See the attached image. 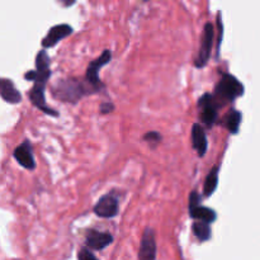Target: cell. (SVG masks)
<instances>
[{
    "mask_svg": "<svg viewBox=\"0 0 260 260\" xmlns=\"http://www.w3.org/2000/svg\"><path fill=\"white\" fill-rule=\"evenodd\" d=\"M113 243V236L109 233H102L95 229L85 231V245L93 251H102Z\"/></svg>",
    "mask_w": 260,
    "mask_h": 260,
    "instance_id": "cell-10",
    "label": "cell"
},
{
    "mask_svg": "<svg viewBox=\"0 0 260 260\" xmlns=\"http://www.w3.org/2000/svg\"><path fill=\"white\" fill-rule=\"evenodd\" d=\"M211 225L212 223L206 222V221L196 220L192 225L193 234H194L196 238L200 241L205 243V241H208L211 238H212V230H211Z\"/></svg>",
    "mask_w": 260,
    "mask_h": 260,
    "instance_id": "cell-17",
    "label": "cell"
},
{
    "mask_svg": "<svg viewBox=\"0 0 260 260\" xmlns=\"http://www.w3.org/2000/svg\"><path fill=\"white\" fill-rule=\"evenodd\" d=\"M142 140L146 142H149V144H151V145H156V144H159V142L162 141V136H161V134L157 131H149V132H146L144 136H142Z\"/></svg>",
    "mask_w": 260,
    "mask_h": 260,
    "instance_id": "cell-18",
    "label": "cell"
},
{
    "mask_svg": "<svg viewBox=\"0 0 260 260\" xmlns=\"http://www.w3.org/2000/svg\"><path fill=\"white\" fill-rule=\"evenodd\" d=\"M241 121H243V113L238 109L231 108L223 118V124L231 135H238Z\"/></svg>",
    "mask_w": 260,
    "mask_h": 260,
    "instance_id": "cell-15",
    "label": "cell"
},
{
    "mask_svg": "<svg viewBox=\"0 0 260 260\" xmlns=\"http://www.w3.org/2000/svg\"><path fill=\"white\" fill-rule=\"evenodd\" d=\"M218 104L215 96L211 93H205L198 99V109H200V119L207 128H211L217 122Z\"/></svg>",
    "mask_w": 260,
    "mask_h": 260,
    "instance_id": "cell-6",
    "label": "cell"
},
{
    "mask_svg": "<svg viewBox=\"0 0 260 260\" xmlns=\"http://www.w3.org/2000/svg\"><path fill=\"white\" fill-rule=\"evenodd\" d=\"M78 259H80V260H95L96 256L94 255L93 250H91V249H89L88 246H86V248L80 249V251L78 253Z\"/></svg>",
    "mask_w": 260,
    "mask_h": 260,
    "instance_id": "cell-20",
    "label": "cell"
},
{
    "mask_svg": "<svg viewBox=\"0 0 260 260\" xmlns=\"http://www.w3.org/2000/svg\"><path fill=\"white\" fill-rule=\"evenodd\" d=\"M114 111V104L112 102H104L99 107V112L101 114H109Z\"/></svg>",
    "mask_w": 260,
    "mask_h": 260,
    "instance_id": "cell-21",
    "label": "cell"
},
{
    "mask_svg": "<svg viewBox=\"0 0 260 260\" xmlns=\"http://www.w3.org/2000/svg\"><path fill=\"white\" fill-rule=\"evenodd\" d=\"M0 95L3 101L9 104H19L22 102V93L15 88L14 83L8 78L0 80Z\"/></svg>",
    "mask_w": 260,
    "mask_h": 260,
    "instance_id": "cell-14",
    "label": "cell"
},
{
    "mask_svg": "<svg viewBox=\"0 0 260 260\" xmlns=\"http://www.w3.org/2000/svg\"><path fill=\"white\" fill-rule=\"evenodd\" d=\"M61 3H62L63 5H65L66 8H69V7H71V5H74L76 3V0H60Z\"/></svg>",
    "mask_w": 260,
    "mask_h": 260,
    "instance_id": "cell-22",
    "label": "cell"
},
{
    "mask_svg": "<svg viewBox=\"0 0 260 260\" xmlns=\"http://www.w3.org/2000/svg\"><path fill=\"white\" fill-rule=\"evenodd\" d=\"M15 161L27 170L36 169L35 154H33V146L29 140H24L20 145H18L13 151Z\"/></svg>",
    "mask_w": 260,
    "mask_h": 260,
    "instance_id": "cell-11",
    "label": "cell"
},
{
    "mask_svg": "<svg viewBox=\"0 0 260 260\" xmlns=\"http://www.w3.org/2000/svg\"><path fill=\"white\" fill-rule=\"evenodd\" d=\"M213 42H215V24L208 22L206 23L205 28H203L200 51H198V55L194 60V66L197 69L205 68L208 61H210Z\"/></svg>",
    "mask_w": 260,
    "mask_h": 260,
    "instance_id": "cell-5",
    "label": "cell"
},
{
    "mask_svg": "<svg viewBox=\"0 0 260 260\" xmlns=\"http://www.w3.org/2000/svg\"><path fill=\"white\" fill-rule=\"evenodd\" d=\"M218 173H220V168L213 167L211 172L208 173L207 177H206L205 184H203V197L205 198H210L217 189Z\"/></svg>",
    "mask_w": 260,
    "mask_h": 260,
    "instance_id": "cell-16",
    "label": "cell"
},
{
    "mask_svg": "<svg viewBox=\"0 0 260 260\" xmlns=\"http://www.w3.org/2000/svg\"><path fill=\"white\" fill-rule=\"evenodd\" d=\"M202 201V196L197 192L193 190L189 194V216L193 220H201L206 221V222L213 223L217 218V213L215 210L206 206L201 205Z\"/></svg>",
    "mask_w": 260,
    "mask_h": 260,
    "instance_id": "cell-7",
    "label": "cell"
},
{
    "mask_svg": "<svg viewBox=\"0 0 260 260\" xmlns=\"http://www.w3.org/2000/svg\"><path fill=\"white\" fill-rule=\"evenodd\" d=\"M145 2H147V0H145Z\"/></svg>",
    "mask_w": 260,
    "mask_h": 260,
    "instance_id": "cell-23",
    "label": "cell"
},
{
    "mask_svg": "<svg viewBox=\"0 0 260 260\" xmlns=\"http://www.w3.org/2000/svg\"><path fill=\"white\" fill-rule=\"evenodd\" d=\"M140 260H154L156 259V240H155L154 229L146 228L142 234L141 245L139 250Z\"/></svg>",
    "mask_w": 260,
    "mask_h": 260,
    "instance_id": "cell-12",
    "label": "cell"
},
{
    "mask_svg": "<svg viewBox=\"0 0 260 260\" xmlns=\"http://www.w3.org/2000/svg\"><path fill=\"white\" fill-rule=\"evenodd\" d=\"M93 212L98 217L102 218H113L119 212V201L114 193L102 196L95 203L93 208Z\"/></svg>",
    "mask_w": 260,
    "mask_h": 260,
    "instance_id": "cell-8",
    "label": "cell"
},
{
    "mask_svg": "<svg viewBox=\"0 0 260 260\" xmlns=\"http://www.w3.org/2000/svg\"><path fill=\"white\" fill-rule=\"evenodd\" d=\"M217 29H218V37H217V47H216V55H217V57L220 56V48H221V43H222V33H223V24L222 22H221V14L218 13L217 15Z\"/></svg>",
    "mask_w": 260,
    "mask_h": 260,
    "instance_id": "cell-19",
    "label": "cell"
},
{
    "mask_svg": "<svg viewBox=\"0 0 260 260\" xmlns=\"http://www.w3.org/2000/svg\"><path fill=\"white\" fill-rule=\"evenodd\" d=\"M244 93H245V88L243 83L236 76L225 73L221 75V79L216 84L213 96L221 108L222 106L233 103L234 101L243 96Z\"/></svg>",
    "mask_w": 260,
    "mask_h": 260,
    "instance_id": "cell-3",
    "label": "cell"
},
{
    "mask_svg": "<svg viewBox=\"0 0 260 260\" xmlns=\"http://www.w3.org/2000/svg\"><path fill=\"white\" fill-rule=\"evenodd\" d=\"M112 61V52L109 50H104L103 52L101 53L98 58L91 61L88 65V69H86L85 73V80L88 81L89 85L91 86V89L94 90V93H99L104 89V84L102 83L101 78H99V71L103 66L108 65Z\"/></svg>",
    "mask_w": 260,
    "mask_h": 260,
    "instance_id": "cell-4",
    "label": "cell"
},
{
    "mask_svg": "<svg viewBox=\"0 0 260 260\" xmlns=\"http://www.w3.org/2000/svg\"><path fill=\"white\" fill-rule=\"evenodd\" d=\"M36 69L35 70H28L24 74V79L27 81H33V88L30 89L29 94V101L36 108L42 111L45 114L52 117H58V113L56 109L51 108L46 102V86H47L48 80H50L52 71H51V58L48 56L46 48L41 50L40 52L36 56Z\"/></svg>",
    "mask_w": 260,
    "mask_h": 260,
    "instance_id": "cell-1",
    "label": "cell"
},
{
    "mask_svg": "<svg viewBox=\"0 0 260 260\" xmlns=\"http://www.w3.org/2000/svg\"><path fill=\"white\" fill-rule=\"evenodd\" d=\"M95 94L88 81L79 78H66L56 81L52 85V95L63 103L76 104L84 96Z\"/></svg>",
    "mask_w": 260,
    "mask_h": 260,
    "instance_id": "cell-2",
    "label": "cell"
},
{
    "mask_svg": "<svg viewBox=\"0 0 260 260\" xmlns=\"http://www.w3.org/2000/svg\"><path fill=\"white\" fill-rule=\"evenodd\" d=\"M74 28L71 27L68 23H61V24H56L53 27L50 28V30L47 32V35L43 37L42 45L43 48L48 50V48H52L57 45L60 41L65 40L66 37H69L70 35H73Z\"/></svg>",
    "mask_w": 260,
    "mask_h": 260,
    "instance_id": "cell-9",
    "label": "cell"
},
{
    "mask_svg": "<svg viewBox=\"0 0 260 260\" xmlns=\"http://www.w3.org/2000/svg\"><path fill=\"white\" fill-rule=\"evenodd\" d=\"M192 146L200 157H205L207 154L208 141L206 131L202 124L194 123L192 126Z\"/></svg>",
    "mask_w": 260,
    "mask_h": 260,
    "instance_id": "cell-13",
    "label": "cell"
}]
</instances>
